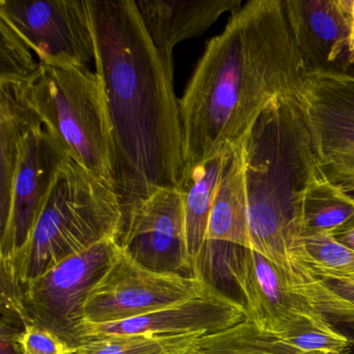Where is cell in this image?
Wrapping results in <instances>:
<instances>
[{"mask_svg":"<svg viewBox=\"0 0 354 354\" xmlns=\"http://www.w3.org/2000/svg\"><path fill=\"white\" fill-rule=\"evenodd\" d=\"M88 7L123 219L158 190L178 189L185 171L174 61L153 44L133 0H90Z\"/></svg>","mask_w":354,"mask_h":354,"instance_id":"obj_1","label":"cell"},{"mask_svg":"<svg viewBox=\"0 0 354 354\" xmlns=\"http://www.w3.org/2000/svg\"><path fill=\"white\" fill-rule=\"evenodd\" d=\"M308 71L283 0L233 12L179 99L185 169L237 148L273 103L297 98Z\"/></svg>","mask_w":354,"mask_h":354,"instance_id":"obj_2","label":"cell"},{"mask_svg":"<svg viewBox=\"0 0 354 354\" xmlns=\"http://www.w3.org/2000/svg\"><path fill=\"white\" fill-rule=\"evenodd\" d=\"M252 250L285 273L304 264L302 205L319 165L298 98L273 103L243 140Z\"/></svg>","mask_w":354,"mask_h":354,"instance_id":"obj_3","label":"cell"},{"mask_svg":"<svg viewBox=\"0 0 354 354\" xmlns=\"http://www.w3.org/2000/svg\"><path fill=\"white\" fill-rule=\"evenodd\" d=\"M122 209L113 186L68 159L24 250L3 285L20 292L62 261L100 242L117 240Z\"/></svg>","mask_w":354,"mask_h":354,"instance_id":"obj_4","label":"cell"},{"mask_svg":"<svg viewBox=\"0 0 354 354\" xmlns=\"http://www.w3.org/2000/svg\"><path fill=\"white\" fill-rule=\"evenodd\" d=\"M30 93L43 123L70 158L113 186V138L98 74L86 66L40 63Z\"/></svg>","mask_w":354,"mask_h":354,"instance_id":"obj_5","label":"cell"},{"mask_svg":"<svg viewBox=\"0 0 354 354\" xmlns=\"http://www.w3.org/2000/svg\"><path fill=\"white\" fill-rule=\"evenodd\" d=\"M119 252L117 240H105L62 261L28 283L21 291H14L24 324L32 323L44 327L71 347L80 346L88 294Z\"/></svg>","mask_w":354,"mask_h":354,"instance_id":"obj_6","label":"cell"},{"mask_svg":"<svg viewBox=\"0 0 354 354\" xmlns=\"http://www.w3.org/2000/svg\"><path fill=\"white\" fill-rule=\"evenodd\" d=\"M297 98L321 174L354 194V72L308 71Z\"/></svg>","mask_w":354,"mask_h":354,"instance_id":"obj_7","label":"cell"},{"mask_svg":"<svg viewBox=\"0 0 354 354\" xmlns=\"http://www.w3.org/2000/svg\"><path fill=\"white\" fill-rule=\"evenodd\" d=\"M210 283L204 273L187 277L150 270L120 250L88 294L86 323L106 324L144 316L189 299Z\"/></svg>","mask_w":354,"mask_h":354,"instance_id":"obj_8","label":"cell"},{"mask_svg":"<svg viewBox=\"0 0 354 354\" xmlns=\"http://www.w3.org/2000/svg\"><path fill=\"white\" fill-rule=\"evenodd\" d=\"M5 16L47 65L86 66L95 61L86 0H0Z\"/></svg>","mask_w":354,"mask_h":354,"instance_id":"obj_9","label":"cell"},{"mask_svg":"<svg viewBox=\"0 0 354 354\" xmlns=\"http://www.w3.org/2000/svg\"><path fill=\"white\" fill-rule=\"evenodd\" d=\"M120 250L145 268L192 277L203 274L192 264L186 241L183 203L178 189H160L122 219Z\"/></svg>","mask_w":354,"mask_h":354,"instance_id":"obj_10","label":"cell"},{"mask_svg":"<svg viewBox=\"0 0 354 354\" xmlns=\"http://www.w3.org/2000/svg\"><path fill=\"white\" fill-rule=\"evenodd\" d=\"M69 158L46 126L28 136L14 178L9 212L0 221L1 272L11 269L28 243L59 171Z\"/></svg>","mask_w":354,"mask_h":354,"instance_id":"obj_11","label":"cell"},{"mask_svg":"<svg viewBox=\"0 0 354 354\" xmlns=\"http://www.w3.org/2000/svg\"><path fill=\"white\" fill-rule=\"evenodd\" d=\"M217 243L227 272L243 298L246 317L259 328L279 335L297 315L316 312L293 289L286 273L266 257L234 244Z\"/></svg>","mask_w":354,"mask_h":354,"instance_id":"obj_12","label":"cell"},{"mask_svg":"<svg viewBox=\"0 0 354 354\" xmlns=\"http://www.w3.org/2000/svg\"><path fill=\"white\" fill-rule=\"evenodd\" d=\"M244 318L242 302L210 283L198 295L144 316L106 324L86 323L80 341L84 344L111 335H206L229 328Z\"/></svg>","mask_w":354,"mask_h":354,"instance_id":"obj_13","label":"cell"},{"mask_svg":"<svg viewBox=\"0 0 354 354\" xmlns=\"http://www.w3.org/2000/svg\"><path fill=\"white\" fill-rule=\"evenodd\" d=\"M283 5L308 70L330 68L348 47L350 0H283Z\"/></svg>","mask_w":354,"mask_h":354,"instance_id":"obj_14","label":"cell"},{"mask_svg":"<svg viewBox=\"0 0 354 354\" xmlns=\"http://www.w3.org/2000/svg\"><path fill=\"white\" fill-rule=\"evenodd\" d=\"M136 3L153 44L167 59H173V50L178 44L201 36L221 15L242 7V0H138Z\"/></svg>","mask_w":354,"mask_h":354,"instance_id":"obj_15","label":"cell"},{"mask_svg":"<svg viewBox=\"0 0 354 354\" xmlns=\"http://www.w3.org/2000/svg\"><path fill=\"white\" fill-rule=\"evenodd\" d=\"M30 82H0V221L11 205L14 178L28 136L44 125Z\"/></svg>","mask_w":354,"mask_h":354,"instance_id":"obj_16","label":"cell"},{"mask_svg":"<svg viewBox=\"0 0 354 354\" xmlns=\"http://www.w3.org/2000/svg\"><path fill=\"white\" fill-rule=\"evenodd\" d=\"M207 241L225 242L252 250L243 142L232 151L219 180L211 209Z\"/></svg>","mask_w":354,"mask_h":354,"instance_id":"obj_17","label":"cell"},{"mask_svg":"<svg viewBox=\"0 0 354 354\" xmlns=\"http://www.w3.org/2000/svg\"><path fill=\"white\" fill-rule=\"evenodd\" d=\"M231 153L186 167L178 187L183 203L188 254L198 270L201 256L207 243L213 201Z\"/></svg>","mask_w":354,"mask_h":354,"instance_id":"obj_18","label":"cell"},{"mask_svg":"<svg viewBox=\"0 0 354 354\" xmlns=\"http://www.w3.org/2000/svg\"><path fill=\"white\" fill-rule=\"evenodd\" d=\"M286 275L293 289L354 345V274L315 272L304 265Z\"/></svg>","mask_w":354,"mask_h":354,"instance_id":"obj_19","label":"cell"},{"mask_svg":"<svg viewBox=\"0 0 354 354\" xmlns=\"http://www.w3.org/2000/svg\"><path fill=\"white\" fill-rule=\"evenodd\" d=\"M304 235H331L354 227V196L323 177L321 171L306 188L302 205Z\"/></svg>","mask_w":354,"mask_h":354,"instance_id":"obj_20","label":"cell"},{"mask_svg":"<svg viewBox=\"0 0 354 354\" xmlns=\"http://www.w3.org/2000/svg\"><path fill=\"white\" fill-rule=\"evenodd\" d=\"M182 354H320L308 353L288 344L283 339L259 328L252 319L198 337Z\"/></svg>","mask_w":354,"mask_h":354,"instance_id":"obj_21","label":"cell"},{"mask_svg":"<svg viewBox=\"0 0 354 354\" xmlns=\"http://www.w3.org/2000/svg\"><path fill=\"white\" fill-rule=\"evenodd\" d=\"M198 335H111L88 339L74 354H182Z\"/></svg>","mask_w":354,"mask_h":354,"instance_id":"obj_22","label":"cell"},{"mask_svg":"<svg viewBox=\"0 0 354 354\" xmlns=\"http://www.w3.org/2000/svg\"><path fill=\"white\" fill-rule=\"evenodd\" d=\"M279 335L283 341L308 353L346 354L351 343L318 310L299 314Z\"/></svg>","mask_w":354,"mask_h":354,"instance_id":"obj_23","label":"cell"},{"mask_svg":"<svg viewBox=\"0 0 354 354\" xmlns=\"http://www.w3.org/2000/svg\"><path fill=\"white\" fill-rule=\"evenodd\" d=\"M40 68L26 42L11 22L0 15V82H30Z\"/></svg>","mask_w":354,"mask_h":354,"instance_id":"obj_24","label":"cell"},{"mask_svg":"<svg viewBox=\"0 0 354 354\" xmlns=\"http://www.w3.org/2000/svg\"><path fill=\"white\" fill-rule=\"evenodd\" d=\"M304 257L315 272L354 274V250L328 233L306 234L302 238Z\"/></svg>","mask_w":354,"mask_h":354,"instance_id":"obj_25","label":"cell"},{"mask_svg":"<svg viewBox=\"0 0 354 354\" xmlns=\"http://www.w3.org/2000/svg\"><path fill=\"white\" fill-rule=\"evenodd\" d=\"M11 339L18 354H74L75 348L55 335L53 331L26 323L15 335H3Z\"/></svg>","mask_w":354,"mask_h":354,"instance_id":"obj_26","label":"cell"},{"mask_svg":"<svg viewBox=\"0 0 354 354\" xmlns=\"http://www.w3.org/2000/svg\"><path fill=\"white\" fill-rule=\"evenodd\" d=\"M350 32L349 41H348V62L354 65V0H350Z\"/></svg>","mask_w":354,"mask_h":354,"instance_id":"obj_27","label":"cell"},{"mask_svg":"<svg viewBox=\"0 0 354 354\" xmlns=\"http://www.w3.org/2000/svg\"><path fill=\"white\" fill-rule=\"evenodd\" d=\"M333 236L337 241L341 242L342 244L347 246L350 250H354V227L339 232Z\"/></svg>","mask_w":354,"mask_h":354,"instance_id":"obj_28","label":"cell"},{"mask_svg":"<svg viewBox=\"0 0 354 354\" xmlns=\"http://www.w3.org/2000/svg\"><path fill=\"white\" fill-rule=\"evenodd\" d=\"M353 196H354V194H353Z\"/></svg>","mask_w":354,"mask_h":354,"instance_id":"obj_29","label":"cell"}]
</instances>
